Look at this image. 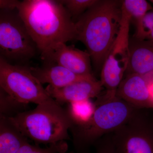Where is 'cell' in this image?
I'll return each instance as SVG.
<instances>
[{
    "instance_id": "1",
    "label": "cell",
    "mask_w": 153,
    "mask_h": 153,
    "mask_svg": "<svg viewBox=\"0 0 153 153\" xmlns=\"http://www.w3.org/2000/svg\"><path fill=\"white\" fill-rule=\"evenodd\" d=\"M17 10L41 55L56 44L76 40L75 23L60 1L24 0Z\"/></svg>"
},
{
    "instance_id": "2",
    "label": "cell",
    "mask_w": 153,
    "mask_h": 153,
    "mask_svg": "<svg viewBox=\"0 0 153 153\" xmlns=\"http://www.w3.org/2000/svg\"><path fill=\"white\" fill-rule=\"evenodd\" d=\"M122 1L98 0L75 23L76 40L85 45L97 70L102 68L120 30Z\"/></svg>"
},
{
    "instance_id": "3",
    "label": "cell",
    "mask_w": 153,
    "mask_h": 153,
    "mask_svg": "<svg viewBox=\"0 0 153 153\" xmlns=\"http://www.w3.org/2000/svg\"><path fill=\"white\" fill-rule=\"evenodd\" d=\"M94 103L95 111L89 120L81 125H72L69 130L75 153H90V148L97 141L123 125L138 108L116 94L107 92L99 96Z\"/></svg>"
},
{
    "instance_id": "4",
    "label": "cell",
    "mask_w": 153,
    "mask_h": 153,
    "mask_svg": "<svg viewBox=\"0 0 153 153\" xmlns=\"http://www.w3.org/2000/svg\"><path fill=\"white\" fill-rule=\"evenodd\" d=\"M7 118L25 137L37 145H50L70 139L68 131L73 122L67 109L55 100Z\"/></svg>"
},
{
    "instance_id": "5",
    "label": "cell",
    "mask_w": 153,
    "mask_h": 153,
    "mask_svg": "<svg viewBox=\"0 0 153 153\" xmlns=\"http://www.w3.org/2000/svg\"><path fill=\"white\" fill-rule=\"evenodd\" d=\"M38 52L17 9H0V57L13 65H28Z\"/></svg>"
},
{
    "instance_id": "6",
    "label": "cell",
    "mask_w": 153,
    "mask_h": 153,
    "mask_svg": "<svg viewBox=\"0 0 153 153\" xmlns=\"http://www.w3.org/2000/svg\"><path fill=\"white\" fill-rule=\"evenodd\" d=\"M0 88L24 104L38 105L54 101L29 65H13L0 57Z\"/></svg>"
},
{
    "instance_id": "7",
    "label": "cell",
    "mask_w": 153,
    "mask_h": 153,
    "mask_svg": "<svg viewBox=\"0 0 153 153\" xmlns=\"http://www.w3.org/2000/svg\"><path fill=\"white\" fill-rule=\"evenodd\" d=\"M137 108L126 122L110 133L114 153H153V126Z\"/></svg>"
},
{
    "instance_id": "8",
    "label": "cell",
    "mask_w": 153,
    "mask_h": 153,
    "mask_svg": "<svg viewBox=\"0 0 153 153\" xmlns=\"http://www.w3.org/2000/svg\"><path fill=\"white\" fill-rule=\"evenodd\" d=\"M119 33L111 48L101 71V81L107 92L116 93L126 72L130 58L129 29L131 19L122 9Z\"/></svg>"
},
{
    "instance_id": "9",
    "label": "cell",
    "mask_w": 153,
    "mask_h": 153,
    "mask_svg": "<svg viewBox=\"0 0 153 153\" xmlns=\"http://www.w3.org/2000/svg\"><path fill=\"white\" fill-rule=\"evenodd\" d=\"M43 62L55 63L74 74L82 76L93 75L91 72L90 55L65 43H59L41 55Z\"/></svg>"
},
{
    "instance_id": "10",
    "label": "cell",
    "mask_w": 153,
    "mask_h": 153,
    "mask_svg": "<svg viewBox=\"0 0 153 153\" xmlns=\"http://www.w3.org/2000/svg\"><path fill=\"white\" fill-rule=\"evenodd\" d=\"M151 76L127 74L118 87L117 96L137 108H153L149 91Z\"/></svg>"
},
{
    "instance_id": "11",
    "label": "cell",
    "mask_w": 153,
    "mask_h": 153,
    "mask_svg": "<svg viewBox=\"0 0 153 153\" xmlns=\"http://www.w3.org/2000/svg\"><path fill=\"white\" fill-rule=\"evenodd\" d=\"M103 87L100 80L95 78L73 82L60 88L49 85L45 89L51 97L62 105L97 97Z\"/></svg>"
},
{
    "instance_id": "12",
    "label": "cell",
    "mask_w": 153,
    "mask_h": 153,
    "mask_svg": "<svg viewBox=\"0 0 153 153\" xmlns=\"http://www.w3.org/2000/svg\"><path fill=\"white\" fill-rule=\"evenodd\" d=\"M33 76L41 84L48 83L54 88H60L76 81L95 79L93 75H77L67 68L52 62H43L41 66L30 67Z\"/></svg>"
},
{
    "instance_id": "13",
    "label": "cell",
    "mask_w": 153,
    "mask_h": 153,
    "mask_svg": "<svg viewBox=\"0 0 153 153\" xmlns=\"http://www.w3.org/2000/svg\"><path fill=\"white\" fill-rule=\"evenodd\" d=\"M130 58L126 73L146 75L153 73V44L135 40L130 42Z\"/></svg>"
},
{
    "instance_id": "14",
    "label": "cell",
    "mask_w": 153,
    "mask_h": 153,
    "mask_svg": "<svg viewBox=\"0 0 153 153\" xmlns=\"http://www.w3.org/2000/svg\"><path fill=\"white\" fill-rule=\"evenodd\" d=\"M29 143L7 117L0 115V153H16Z\"/></svg>"
},
{
    "instance_id": "15",
    "label": "cell",
    "mask_w": 153,
    "mask_h": 153,
    "mask_svg": "<svg viewBox=\"0 0 153 153\" xmlns=\"http://www.w3.org/2000/svg\"><path fill=\"white\" fill-rule=\"evenodd\" d=\"M68 114L74 125L84 124L90 119L95 109L94 102L90 100L68 103Z\"/></svg>"
},
{
    "instance_id": "16",
    "label": "cell",
    "mask_w": 153,
    "mask_h": 153,
    "mask_svg": "<svg viewBox=\"0 0 153 153\" xmlns=\"http://www.w3.org/2000/svg\"><path fill=\"white\" fill-rule=\"evenodd\" d=\"M136 27L134 39L153 44V10L136 21Z\"/></svg>"
},
{
    "instance_id": "17",
    "label": "cell",
    "mask_w": 153,
    "mask_h": 153,
    "mask_svg": "<svg viewBox=\"0 0 153 153\" xmlns=\"http://www.w3.org/2000/svg\"><path fill=\"white\" fill-rule=\"evenodd\" d=\"M146 0H125L122 1V9L131 18L137 21L153 10Z\"/></svg>"
},
{
    "instance_id": "18",
    "label": "cell",
    "mask_w": 153,
    "mask_h": 153,
    "mask_svg": "<svg viewBox=\"0 0 153 153\" xmlns=\"http://www.w3.org/2000/svg\"><path fill=\"white\" fill-rule=\"evenodd\" d=\"M0 115L10 117L13 116L18 113L25 111L26 105L17 101L5 91L0 88Z\"/></svg>"
},
{
    "instance_id": "19",
    "label": "cell",
    "mask_w": 153,
    "mask_h": 153,
    "mask_svg": "<svg viewBox=\"0 0 153 153\" xmlns=\"http://www.w3.org/2000/svg\"><path fill=\"white\" fill-rule=\"evenodd\" d=\"M98 0H60L74 23Z\"/></svg>"
},
{
    "instance_id": "20",
    "label": "cell",
    "mask_w": 153,
    "mask_h": 153,
    "mask_svg": "<svg viewBox=\"0 0 153 153\" xmlns=\"http://www.w3.org/2000/svg\"><path fill=\"white\" fill-rule=\"evenodd\" d=\"M68 149V144L65 141L52 144L44 148L38 145L33 146L29 143L23 146L16 153H66Z\"/></svg>"
},
{
    "instance_id": "21",
    "label": "cell",
    "mask_w": 153,
    "mask_h": 153,
    "mask_svg": "<svg viewBox=\"0 0 153 153\" xmlns=\"http://www.w3.org/2000/svg\"><path fill=\"white\" fill-rule=\"evenodd\" d=\"M96 153H114L110 133L101 137L95 143Z\"/></svg>"
},
{
    "instance_id": "22",
    "label": "cell",
    "mask_w": 153,
    "mask_h": 153,
    "mask_svg": "<svg viewBox=\"0 0 153 153\" xmlns=\"http://www.w3.org/2000/svg\"><path fill=\"white\" fill-rule=\"evenodd\" d=\"M20 1L17 0H1L0 9L14 10H16Z\"/></svg>"
},
{
    "instance_id": "23",
    "label": "cell",
    "mask_w": 153,
    "mask_h": 153,
    "mask_svg": "<svg viewBox=\"0 0 153 153\" xmlns=\"http://www.w3.org/2000/svg\"><path fill=\"white\" fill-rule=\"evenodd\" d=\"M66 153H75L74 152H73V151H72V152H69Z\"/></svg>"
},
{
    "instance_id": "24",
    "label": "cell",
    "mask_w": 153,
    "mask_h": 153,
    "mask_svg": "<svg viewBox=\"0 0 153 153\" xmlns=\"http://www.w3.org/2000/svg\"><path fill=\"white\" fill-rule=\"evenodd\" d=\"M150 1L151 2L153 3V0H152V1Z\"/></svg>"
}]
</instances>
